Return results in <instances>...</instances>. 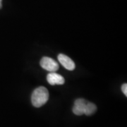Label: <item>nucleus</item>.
<instances>
[{
    "mask_svg": "<svg viewBox=\"0 0 127 127\" xmlns=\"http://www.w3.org/2000/svg\"><path fill=\"white\" fill-rule=\"evenodd\" d=\"M49 96V92L46 88L43 86L38 87L32 94V104L35 107H40L48 101Z\"/></svg>",
    "mask_w": 127,
    "mask_h": 127,
    "instance_id": "nucleus-1",
    "label": "nucleus"
},
{
    "mask_svg": "<svg viewBox=\"0 0 127 127\" xmlns=\"http://www.w3.org/2000/svg\"><path fill=\"white\" fill-rule=\"evenodd\" d=\"M40 66L42 68L50 72H56L59 69V64L55 60L50 57H44L40 60Z\"/></svg>",
    "mask_w": 127,
    "mask_h": 127,
    "instance_id": "nucleus-2",
    "label": "nucleus"
},
{
    "mask_svg": "<svg viewBox=\"0 0 127 127\" xmlns=\"http://www.w3.org/2000/svg\"><path fill=\"white\" fill-rule=\"evenodd\" d=\"M88 101L84 99H77L74 102V106L73 107V112L77 116H81L85 113V109Z\"/></svg>",
    "mask_w": 127,
    "mask_h": 127,
    "instance_id": "nucleus-3",
    "label": "nucleus"
},
{
    "mask_svg": "<svg viewBox=\"0 0 127 127\" xmlns=\"http://www.w3.org/2000/svg\"><path fill=\"white\" fill-rule=\"evenodd\" d=\"M47 81L52 86L63 85L65 82L64 78L56 72H50L47 76Z\"/></svg>",
    "mask_w": 127,
    "mask_h": 127,
    "instance_id": "nucleus-4",
    "label": "nucleus"
},
{
    "mask_svg": "<svg viewBox=\"0 0 127 127\" xmlns=\"http://www.w3.org/2000/svg\"><path fill=\"white\" fill-rule=\"evenodd\" d=\"M58 60L66 69L69 71H73L75 68V63L68 56L63 54H59L58 55Z\"/></svg>",
    "mask_w": 127,
    "mask_h": 127,
    "instance_id": "nucleus-5",
    "label": "nucleus"
},
{
    "mask_svg": "<svg viewBox=\"0 0 127 127\" xmlns=\"http://www.w3.org/2000/svg\"><path fill=\"white\" fill-rule=\"evenodd\" d=\"M97 110V107L94 103L92 102H88L86 107V109H85V113L84 114H86L87 116H91L92 114L95 113Z\"/></svg>",
    "mask_w": 127,
    "mask_h": 127,
    "instance_id": "nucleus-6",
    "label": "nucleus"
},
{
    "mask_svg": "<svg viewBox=\"0 0 127 127\" xmlns=\"http://www.w3.org/2000/svg\"><path fill=\"white\" fill-rule=\"evenodd\" d=\"M122 91L123 93L126 95V96H127V83L123 84L122 86Z\"/></svg>",
    "mask_w": 127,
    "mask_h": 127,
    "instance_id": "nucleus-7",
    "label": "nucleus"
},
{
    "mask_svg": "<svg viewBox=\"0 0 127 127\" xmlns=\"http://www.w3.org/2000/svg\"><path fill=\"white\" fill-rule=\"evenodd\" d=\"M1 1H2V0H0V9H1V6H2V5H1Z\"/></svg>",
    "mask_w": 127,
    "mask_h": 127,
    "instance_id": "nucleus-8",
    "label": "nucleus"
}]
</instances>
